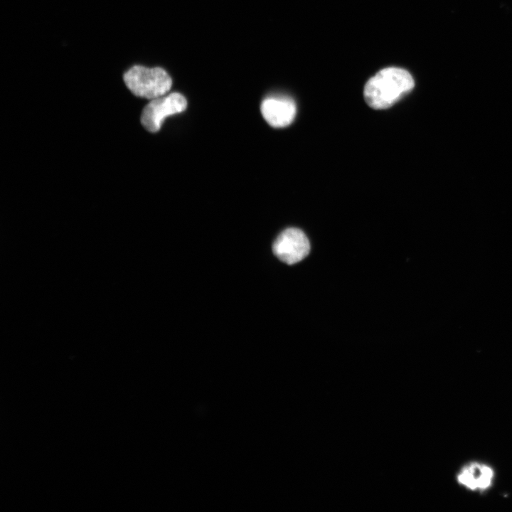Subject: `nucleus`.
Instances as JSON below:
<instances>
[{
    "instance_id": "f257e3e1",
    "label": "nucleus",
    "mask_w": 512,
    "mask_h": 512,
    "mask_svg": "<svg viewBox=\"0 0 512 512\" xmlns=\"http://www.w3.org/2000/svg\"><path fill=\"white\" fill-rule=\"evenodd\" d=\"M413 78L407 70L390 67L370 78L364 87L367 104L375 110L391 107L414 87Z\"/></svg>"
},
{
    "instance_id": "f03ea898",
    "label": "nucleus",
    "mask_w": 512,
    "mask_h": 512,
    "mask_svg": "<svg viewBox=\"0 0 512 512\" xmlns=\"http://www.w3.org/2000/svg\"><path fill=\"white\" fill-rule=\"evenodd\" d=\"M127 89L135 96L153 100L166 95L172 85L167 72L160 67L134 64L122 75Z\"/></svg>"
},
{
    "instance_id": "7ed1b4c3",
    "label": "nucleus",
    "mask_w": 512,
    "mask_h": 512,
    "mask_svg": "<svg viewBox=\"0 0 512 512\" xmlns=\"http://www.w3.org/2000/svg\"><path fill=\"white\" fill-rule=\"evenodd\" d=\"M187 101L178 92H172L151 100L142 110L141 123L150 132H158L162 122L169 116L183 112Z\"/></svg>"
},
{
    "instance_id": "20e7f679",
    "label": "nucleus",
    "mask_w": 512,
    "mask_h": 512,
    "mask_svg": "<svg viewBox=\"0 0 512 512\" xmlns=\"http://www.w3.org/2000/svg\"><path fill=\"white\" fill-rule=\"evenodd\" d=\"M272 251L282 262L294 265L309 255L310 242L302 230L288 228L277 237L272 245Z\"/></svg>"
},
{
    "instance_id": "39448f33",
    "label": "nucleus",
    "mask_w": 512,
    "mask_h": 512,
    "mask_svg": "<svg viewBox=\"0 0 512 512\" xmlns=\"http://www.w3.org/2000/svg\"><path fill=\"white\" fill-rule=\"evenodd\" d=\"M260 110L263 118L271 127L282 128L294 121L297 107L290 97H268L262 102Z\"/></svg>"
},
{
    "instance_id": "423d86ee",
    "label": "nucleus",
    "mask_w": 512,
    "mask_h": 512,
    "mask_svg": "<svg viewBox=\"0 0 512 512\" xmlns=\"http://www.w3.org/2000/svg\"><path fill=\"white\" fill-rule=\"evenodd\" d=\"M457 478L458 482L468 489L484 491L491 486L494 471L484 464L471 462L462 468Z\"/></svg>"
}]
</instances>
